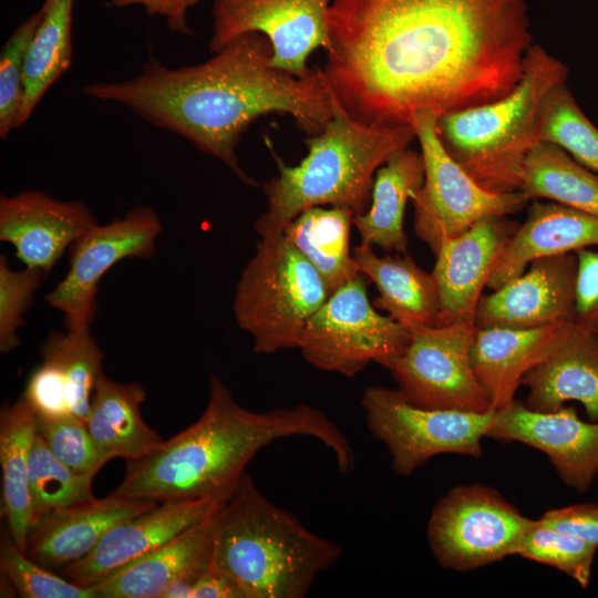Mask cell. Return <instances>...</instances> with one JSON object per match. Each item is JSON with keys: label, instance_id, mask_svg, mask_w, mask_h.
I'll return each instance as SVG.
<instances>
[{"label": "cell", "instance_id": "1", "mask_svg": "<svg viewBox=\"0 0 598 598\" xmlns=\"http://www.w3.org/2000/svg\"><path fill=\"white\" fill-rule=\"evenodd\" d=\"M323 72L343 109L375 125L496 101L533 45L524 0H332Z\"/></svg>", "mask_w": 598, "mask_h": 598}, {"label": "cell", "instance_id": "2", "mask_svg": "<svg viewBox=\"0 0 598 598\" xmlns=\"http://www.w3.org/2000/svg\"><path fill=\"white\" fill-rule=\"evenodd\" d=\"M271 56L267 37L250 32L204 63L172 69L151 58L131 80L87 84L83 91L182 136L256 186L236 154L249 125L266 114H288L311 136L332 117L336 103L322 69L300 78L274 66Z\"/></svg>", "mask_w": 598, "mask_h": 598}, {"label": "cell", "instance_id": "3", "mask_svg": "<svg viewBox=\"0 0 598 598\" xmlns=\"http://www.w3.org/2000/svg\"><path fill=\"white\" fill-rule=\"evenodd\" d=\"M291 436L320 441L334 455L341 473L353 471L355 454L349 440L321 410L298 404L250 411L212 374L207 405L198 420L148 455L126 461L124 477L111 494L158 503L226 501L260 450Z\"/></svg>", "mask_w": 598, "mask_h": 598}, {"label": "cell", "instance_id": "4", "mask_svg": "<svg viewBox=\"0 0 598 598\" xmlns=\"http://www.w3.org/2000/svg\"><path fill=\"white\" fill-rule=\"evenodd\" d=\"M341 555L337 543L270 502L245 472L216 513L209 566L245 598H302Z\"/></svg>", "mask_w": 598, "mask_h": 598}, {"label": "cell", "instance_id": "5", "mask_svg": "<svg viewBox=\"0 0 598 598\" xmlns=\"http://www.w3.org/2000/svg\"><path fill=\"white\" fill-rule=\"evenodd\" d=\"M416 138L413 127L375 125L353 118L336 97L332 117L305 141L308 154L288 166L275 153L278 175L264 184L266 210L256 219L259 237L282 234L303 210L329 205L364 213L373 176L392 156Z\"/></svg>", "mask_w": 598, "mask_h": 598}, {"label": "cell", "instance_id": "6", "mask_svg": "<svg viewBox=\"0 0 598 598\" xmlns=\"http://www.w3.org/2000/svg\"><path fill=\"white\" fill-rule=\"evenodd\" d=\"M567 78L568 68L560 60L533 44L513 91L496 101L441 115L439 137L480 186L492 193L517 192L526 156L540 142L544 101Z\"/></svg>", "mask_w": 598, "mask_h": 598}, {"label": "cell", "instance_id": "7", "mask_svg": "<svg viewBox=\"0 0 598 598\" xmlns=\"http://www.w3.org/2000/svg\"><path fill=\"white\" fill-rule=\"evenodd\" d=\"M330 296L317 269L283 234L260 237L237 281L233 312L255 352L298 349L302 331Z\"/></svg>", "mask_w": 598, "mask_h": 598}, {"label": "cell", "instance_id": "8", "mask_svg": "<svg viewBox=\"0 0 598 598\" xmlns=\"http://www.w3.org/2000/svg\"><path fill=\"white\" fill-rule=\"evenodd\" d=\"M439 117L432 111H420L410 121L424 162L423 184L410 195L414 233L434 254L444 239L461 235L477 221L517 214L530 203L520 190L499 194L480 186L442 144Z\"/></svg>", "mask_w": 598, "mask_h": 598}, {"label": "cell", "instance_id": "9", "mask_svg": "<svg viewBox=\"0 0 598 598\" xmlns=\"http://www.w3.org/2000/svg\"><path fill=\"white\" fill-rule=\"evenodd\" d=\"M361 405L372 436L391 456L393 471L408 476L431 457L455 453L480 457L495 411L485 413L430 409L408 401L396 389L368 386Z\"/></svg>", "mask_w": 598, "mask_h": 598}, {"label": "cell", "instance_id": "10", "mask_svg": "<svg viewBox=\"0 0 598 598\" xmlns=\"http://www.w3.org/2000/svg\"><path fill=\"white\" fill-rule=\"evenodd\" d=\"M476 330L474 321L411 328L406 347L379 364L394 378L401 394L415 405L492 411L472 362Z\"/></svg>", "mask_w": 598, "mask_h": 598}, {"label": "cell", "instance_id": "11", "mask_svg": "<svg viewBox=\"0 0 598 598\" xmlns=\"http://www.w3.org/2000/svg\"><path fill=\"white\" fill-rule=\"evenodd\" d=\"M410 331L370 302L361 274L331 293L307 322L298 346L313 368L352 378L401 352Z\"/></svg>", "mask_w": 598, "mask_h": 598}, {"label": "cell", "instance_id": "12", "mask_svg": "<svg viewBox=\"0 0 598 598\" xmlns=\"http://www.w3.org/2000/svg\"><path fill=\"white\" fill-rule=\"evenodd\" d=\"M534 523L496 489L462 485L450 489L434 506L427 540L443 568L467 571L517 555Z\"/></svg>", "mask_w": 598, "mask_h": 598}, {"label": "cell", "instance_id": "13", "mask_svg": "<svg viewBox=\"0 0 598 598\" xmlns=\"http://www.w3.org/2000/svg\"><path fill=\"white\" fill-rule=\"evenodd\" d=\"M162 229L158 214L138 206L110 224H97L72 244L66 274L45 295L47 303L62 313L65 329H90L102 277L124 259L154 256Z\"/></svg>", "mask_w": 598, "mask_h": 598}, {"label": "cell", "instance_id": "14", "mask_svg": "<svg viewBox=\"0 0 598 598\" xmlns=\"http://www.w3.org/2000/svg\"><path fill=\"white\" fill-rule=\"evenodd\" d=\"M332 0H214L210 51L217 53L250 32L267 37L271 64L296 76L311 70L309 55L330 49L329 10Z\"/></svg>", "mask_w": 598, "mask_h": 598}, {"label": "cell", "instance_id": "15", "mask_svg": "<svg viewBox=\"0 0 598 598\" xmlns=\"http://www.w3.org/2000/svg\"><path fill=\"white\" fill-rule=\"evenodd\" d=\"M487 436L542 451L563 482L579 493L587 492L598 475V421L580 420L574 406L538 412L515 401L495 412Z\"/></svg>", "mask_w": 598, "mask_h": 598}, {"label": "cell", "instance_id": "16", "mask_svg": "<svg viewBox=\"0 0 598 598\" xmlns=\"http://www.w3.org/2000/svg\"><path fill=\"white\" fill-rule=\"evenodd\" d=\"M576 252L540 258L493 293L482 296L477 328L533 329L575 321Z\"/></svg>", "mask_w": 598, "mask_h": 598}, {"label": "cell", "instance_id": "17", "mask_svg": "<svg viewBox=\"0 0 598 598\" xmlns=\"http://www.w3.org/2000/svg\"><path fill=\"white\" fill-rule=\"evenodd\" d=\"M225 501L161 502L112 527L83 558L61 569L70 581L91 587L205 519Z\"/></svg>", "mask_w": 598, "mask_h": 598}, {"label": "cell", "instance_id": "18", "mask_svg": "<svg viewBox=\"0 0 598 598\" xmlns=\"http://www.w3.org/2000/svg\"><path fill=\"white\" fill-rule=\"evenodd\" d=\"M519 225L506 217H488L440 245L431 272L440 298L439 326L474 321L482 291Z\"/></svg>", "mask_w": 598, "mask_h": 598}, {"label": "cell", "instance_id": "19", "mask_svg": "<svg viewBox=\"0 0 598 598\" xmlns=\"http://www.w3.org/2000/svg\"><path fill=\"white\" fill-rule=\"evenodd\" d=\"M97 224L79 200L55 199L34 189L0 197V240L12 245L24 267L44 274Z\"/></svg>", "mask_w": 598, "mask_h": 598}, {"label": "cell", "instance_id": "20", "mask_svg": "<svg viewBox=\"0 0 598 598\" xmlns=\"http://www.w3.org/2000/svg\"><path fill=\"white\" fill-rule=\"evenodd\" d=\"M157 504L110 494L55 508L30 526L24 553L50 570L63 568L86 556L112 527Z\"/></svg>", "mask_w": 598, "mask_h": 598}, {"label": "cell", "instance_id": "21", "mask_svg": "<svg viewBox=\"0 0 598 598\" xmlns=\"http://www.w3.org/2000/svg\"><path fill=\"white\" fill-rule=\"evenodd\" d=\"M522 385L528 390L524 405L529 410L551 412L578 401L590 421H598V332L577 321L561 324Z\"/></svg>", "mask_w": 598, "mask_h": 598}, {"label": "cell", "instance_id": "22", "mask_svg": "<svg viewBox=\"0 0 598 598\" xmlns=\"http://www.w3.org/2000/svg\"><path fill=\"white\" fill-rule=\"evenodd\" d=\"M526 220L507 243L487 287L496 290L533 261L598 246V217L555 202L530 200Z\"/></svg>", "mask_w": 598, "mask_h": 598}, {"label": "cell", "instance_id": "23", "mask_svg": "<svg viewBox=\"0 0 598 598\" xmlns=\"http://www.w3.org/2000/svg\"><path fill=\"white\" fill-rule=\"evenodd\" d=\"M218 508L168 543L95 584L99 598H161L175 579L202 574L209 565Z\"/></svg>", "mask_w": 598, "mask_h": 598}, {"label": "cell", "instance_id": "24", "mask_svg": "<svg viewBox=\"0 0 598 598\" xmlns=\"http://www.w3.org/2000/svg\"><path fill=\"white\" fill-rule=\"evenodd\" d=\"M560 326L477 328L472 362L492 411H502L516 401L523 377L546 354Z\"/></svg>", "mask_w": 598, "mask_h": 598}, {"label": "cell", "instance_id": "25", "mask_svg": "<svg viewBox=\"0 0 598 598\" xmlns=\"http://www.w3.org/2000/svg\"><path fill=\"white\" fill-rule=\"evenodd\" d=\"M352 257L360 274L378 289L373 300L377 309L408 329L439 326L441 307L433 276L408 252L381 257L372 246L360 244L353 248Z\"/></svg>", "mask_w": 598, "mask_h": 598}, {"label": "cell", "instance_id": "26", "mask_svg": "<svg viewBox=\"0 0 598 598\" xmlns=\"http://www.w3.org/2000/svg\"><path fill=\"white\" fill-rule=\"evenodd\" d=\"M145 398L137 382L120 383L104 373L97 379L85 423L105 463L116 457L140 460L163 442L142 417Z\"/></svg>", "mask_w": 598, "mask_h": 598}, {"label": "cell", "instance_id": "27", "mask_svg": "<svg viewBox=\"0 0 598 598\" xmlns=\"http://www.w3.org/2000/svg\"><path fill=\"white\" fill-rule=\"evenodd\" d=\"M424 181L422 154L409 147L392 156L375 173L368 212L353 216L361 244L378 246L386 252L404 254L408 237L403 219L412 192Z\"/></svg>", "mask_w": 598, "mask_h": 598}, {"label": "cell", "instance_id": "28", "mask_svg": "<svg viewBox=\"0 0 598 598\" xmlns=\"http://www.w3.org/2000/svg\"><path fill=\"white\" fill-rule=\"evenodd\" d=\"M35 413L20 396L0 412V465L2 513L14 543L23 551L31 526L29 463L33 444Z\"/></svg>", "mask_w": 598, "mask_h": 598}, {"label": "cell", "instance_id": "29", "mask_svg": "<svg viewBox=\"0 0 598 598\" xmlns=\"http://www.w3.org/2000/svg\"><path fill=\"white\" fill-rule=\"evenodd\" d=\"M353 216L351 210L342 207H311L300 213L282 231L317 269L330 295L360 275L349 247Z\"/></svg>", "mask_w": 598, "mask_h": 598}, {"label": "cell", "instance_id": "30", "mask_svg": "<svg viewBox=\"0 0 598 598\" xmlns=\"http://www.w3.org/2000/svg\"><path fill=\"white\" fill-rule=\"evenodd\" d=\"M520 192L598 217V175L559 146L539 142L526 156Z\"/></svg>", "mask_w": 598, "mask_h": 598}, {"label": "cell", "instance_id": "31", "mask_svg": "<svg viewBox=\"0 0 598 598\" xmlns=\"http://www.w3.org/2000/svg\"><path fill=\"white\" fill-rule=\"evenodd\" d=\"M74 0H45L42 17L27 51L23 73L22 124L72 61Z\"/></svg>", "mask_w": 598, "mask_h": 598}, {"label": "cell", "instance_id": "32", "mask_svg": "<svg viewBox=\"0 0 598 598\" xmlns=\"http://www.w3.org/2000/svg\"><path fill=\"white\" fill-rule=\"evenodd\" d=\"M40 355L62 370L71 412L86 422L95 383L103 374V352L90 329L52 331L41 344Z\"/></svg>", "mask_w": 598, "mask_h": 598}, {"label": "cell", "instance_id": "33", "mask_svg": "<svg viewBox=\"0 0 598 598\" xmlns=\"http://www.w3.org/2000/svg\"><path fill=\"white\" fill-rule=\"evenodd\" d=\"M539 140L559 146L598 175V128L579 107L566 83L553 89L544 101Z\"/></svg>", "mask_w": 598, "mask_h": 598}, {"label": "cell", "instance_id": "34", "mask_svg": "<svg viewBox=\"0 0 598 598\" xmlns=\"http://www.w3.org/2000/svg\"><path fill=\"white\" fill-rule=\"evenodd\" d=\"M94 477L60 462L35 432L29 463L31 525L50 511L94 498Z\"/></svg>", "mask_w": 598, "mask_h": 598}, {"label": "cell", "instance_id": "35", "mask_svg": "<svg viewBox=\"0 0 598 598\" xmlns=\"http://www.w3.org/2000/svg\"><path fill=\"white\" fill-rule=\"evenodd\" d=\"M596 549V546L537 519L525 534L517 555L551 566L586 588L590 580Z\"/></svg>", "mask_w": 598, "mask_h": 598}, {"label": "cell", "instance_id": "36", "mask_svg": "<svg viewBox=\"0 0 598 598\" xmlns=\"http://www.w3.org/2000/svg\"><path fill=\"white\" fill-rule=\"evenodd\" d=\"M1 574L23 598H99L94 586L83 587L39 565L18 547L9 529L0 542Z\"/></svg>", "mask_w": 598, "mask_h": 598}, {"label": "cell", "instance_id": "37", "mask_svg": "<svg viewBox=\"0 0 598 598\" xmlns=\"http://www.w3.org/2000/svg\"><path fill=\"white\" fill-rule=\"evenodd\" d=\"M42 10L21 23L2 47L0 54V137L22 125L24 61Z\"/></svg>", "mask_w": 598, "mask_h": 598}, {"label": "cell", "instance_id": "38", "mask_svg": "<svg viewBox=\"0 0 598 598\" xmlns=\"http://www.w3.org/2000/svg\"><path fill=\"white\" fill-rule=\"evenodd\" d=\"M35 427L51 453L73 471L96 475L105 464L86 423L74 414L53 419L35 415Z\"/></svg>", "mask_w": 598, "mask_h": 598}, {"label": "cell", "instance_id": "39", "mask_svg": "<svg viewBox=\"0 0 598 598\" xmlns=\"http://www.w3.org/2000/svg\"><path fill=\"white\" fill-rule=\"evenodd\" d=\"M45 274L24 267L11 269L0 256V351L9 354L20 346L19 329Z\"/></svg>", "mask_w": 598, "mask_h": 598}, {"label": "cell", "instance_id": "40", "mask_svg": "<svg viewBox=\"0 0 598 598\" xmlns=\"http://www.w3.org/2000/svg\"><path fill=\"white\" fill-rule=\"evenodd\" d=\"M40 417H62L71 412L68 383L62 370L51 360L42 362L30 374L21 395Z\"/></svg>", "mask_w": 598, "mask_h": 598}, {"label": "cell", "instance_id": "41", "mask_svg": "<svg viewBox=\"0 0 598 598\" xmlns=\"http://www.w3.org/2000/svg\"><path fill=\"white\" fill-rule=\"evenodd\" d=\"M575 321L598 332V252L577 250Z\"/></svg>", "mask_w": 598, "mask_h": 598}, {"label": "cell", "instance_id": "42", "mask_svg": "<svg viewBox=\"0 0 598 598\" xmlns=\"http://www.w3.org/2000/svg\"><path fill=\"white\" fill-rule=\"evenodd\" d=\"M539 520L598 547V505L574 504L546 512Z\"/></svg>", "mask_w": 598, "mask_h": 598}, {"label": "cell", "instance_id": "43", "mask_svg": "<svg viewBox=\"0 0 598 598\" xmlns=\"http://www.w3.org/2000/svg\"><path fill=\"white\" fill-rule=\"evenodd\" d=\"M199 0H111L114 7L140 4L146 9L148 16L166 17L171 30L181 33H192L186 25L185 12L188 7Z\"/></svg>", "mask_w": 598, "mask_h": 598}, {"label": "cell", "instance_id": "44", "mask_svg": "<svg viewBox=\"0 0 598 598\" xmlns=\"http://www.w3.org/2000/svg\"><path fill=\"white\" fill-rule=\"evenodd\" d=\"M192 598H245V595L228 576L208 565L197 580Z\"/></svg>", "mask_w": 598, "mask_h": 598}]
</instances>
